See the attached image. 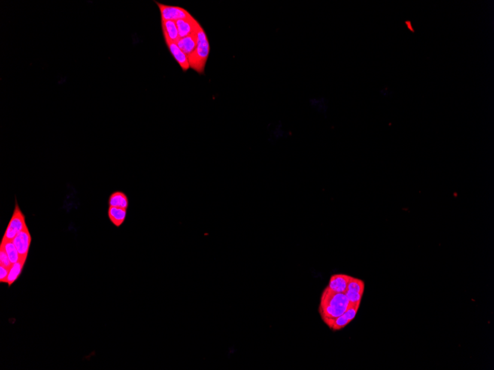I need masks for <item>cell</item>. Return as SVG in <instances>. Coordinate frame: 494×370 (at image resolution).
<instances>
[{
	"mask_svg": "<svg viewBox=\"0 0 494 370\" xmlns=\"http://www.w3.org/2000/svg\"><path fill=\"white\" fill-rule=\"evenodd\" d=\"M127 212L128 209L125 208H117V207L109 206L108 214L109 220L115 225L119 228L123 225L127 217Z\"/></svg>",
	"mask_w": 494,
	"mask_h": 370,
	"instance_id": "obj_11",
	"label": "cell"
},
{
	"mask_svg": "<svg viewBox=\"0 0 494 370\" xmlns=\"http://www.w3.org/2000/svg\"><path fill=\"white\" fill-rule=\"evenodd\" d=\"M161 13L162 22L164 21H176L192 17V15L183 7L178 6L167 5L156 1Z\"/></svg>",
	"mask_w": 494,
	"mask_h": 370,
	"instance_id": "obj_4",
	"label": "cell"
},
{
	"mask_svg": "<svg viewBox=\"0 0 494 370\" xmlns=\"http://www.w3.org/2000/svg\"><path fill=\"white\" fill-rule=\"evenodd\" d=\"M176 22L180 39L196 34L201 27L199 22L193 16L187 19H180Z\"/></svg>",
	"mask_w": 494,
	"mask_h": 370,
	"instance_id": "obj_6",
	"label": "cell"
},
{
	"mask_svg": "<svg viewBox=\"0 0 494 370\" xmlns=\"http://www.w3.org/2000/svg\"><path fill=\"white\" fill-rule=\"evenodd\" d=\"M31 240H32V238H31V235L30 234L28 227L25 228L23 231L19 233L16 235V237L13 239V243H14L18 252H19L20 259L27 260L28 252H29L30 250V246H31Z\"/></svg>",
	"mask_w": 494,
	"mask_h": 370,
	"instance_id": "obj_5",
	"label": "cell"
},
{
	"mask_svg": "<svg viewBox=\"0 0 494 370\" xmlns=\"http://www.w3.org/2000/svg\"><path fill=\"white\" fill-rule=\"evenodd\" d=\"M0 265H3V266L6 267V268H9V269H10V267L13 265L11 262H10V259H9L5 250L1 247H0Z\"/></svg>",
	"mask_w": 494,
	"mask_h": 370,
	"instance_id": "obj_19",
	"label": "cell"
},
{
	"mask_svg": "<svg viewBox=\"0 0 494 370\" xmlns=\"http://www.w3.org/2000/svg\"><path fill=\"white\" fill-rule=\"evenodd\" d=\"M349 304L350 303L345 293L332 291L326 287L320 298L319 313L323 321L336 319L344 314Z\"/></svg>",
	"mask_w": 494,
	"mask_h": 370,
	"instance_id": "obj_1",
	"label": "cell"
},
{
	"mask_svg": "<svg viewBox=\"0 0 494 370\" xmlns=\"http://www.w3.org/2000/svg\"><path fill=\"white\" fill-rule=\"evenodd\" d=\"M347 290L363 294L365 291V283L362 280L352 277L348 285Z\"/></svg>",
	"mask_w": 494,
	"mask_h": 370,
	"instance_id": "obj_16",
	"label": "cell"
},
{
	"mask_svg": "<svg viewBox=\"0 0 494 370\" xmlns=\"http://www.w3.org/2000/svg\"><path fill=\"white\" fill-rule=\"evenodd\" d=\"M0 247H2L5 250L12 264L16 263L20 259L19 252H18L13 240H8L3 237Z\"/></svg>",
	"mask_w": 494,
	"mask_h": 370,
	"instance_id": "obj_13",
	"label": "cell"
},
{
	"mask_svg": "<svg viewBox=\"0 0 494 370\" xmlns=\"http://www.w3.org/2000/svg\"><path fill=\"white\" fill-rule=\"evenodd\" d=\"M109 206L128 209L129 207V200L126 194L122 192H115L110 195L108 201Z\"/></svg>",
	"mask_w": 494,
	"mask_h": 370,
	"instance_id": "obj_12",
	"label": "cell"
},
{
	"mask_svg": "<svg viewBox=\"0 0 494 370\" xmlns=\"http://www.w3.org/2000/svg\"><path fill=\"white\" fill-rule=\"evenodd\" d=\"M351 277V276L346 274H334L330 278L327 287L332 291L345 293L347 291L348 285Z\"/></svg>",
	"mask_w": 494,
	"mask_h": 370,
	"instance_id": "obj_7",
	"label": "cell"
},
{
	"mask_svg": "<svg viewBox=\"0 0 494 370\" xmlns=\"http://www.w3.org/2000/svg\"><path fill=\"white\" fill-rule=\"evenodd\" d=\"M210 53V41L202 27L198 31V44L193 53L188 56L189 66L198 74H204Z\"/></svg>",
	"mask_w": 494,
	"mask_h": 370,
	"instance_id": "obj_2",
	"label": "cell"
},
{
	"mask_svg": "<svg viewBox=\"0 0 494 370\" xmlns=\"http://www.w3.org/2000/svg\"><path fill=\"white\" fill-rule=\"evenodd\" d=\"M9 268L0 265V282L1 283H6L7 277H8Z\"/></svg>",
	"mask_w": 494,
	"mask_h": 370,
	"instance_id": "obj_20",
	"label": "cell"
},
{
	"mask_svg": "<svg viewBox=\"0 0 494 370\" xmlns=\"http://www.w3.org/2000/svg\"><path fill=\"white\" fill-rule=\"evenodd\" d=\"M162 28L165 43H177L178 41L180 40L179 31H178L177 26H176V22L174 21L162 22Z\"/></svg>",
	"mask_w": 494,
	"mask_h": 370,
	"instance_id": "obj_9",
	"label": "cell"
},
{
	"mask_svg": "<svg viewBox=\"0 0 494 370\" xmlns=\"http://www.w3.org/2000/svg\"><path fill=\"white\" fill-rule=\"evenodd\" d=\"M26 260L20 259L16 263L13 264L9 269L8 277H7L6 284L8 285L9 287L11 286L16 280L19 278V276L22 274Z\"/></svg>",
	"mask_w": 494,
	"mask_h": 370,
	"instance_id": "obj_14",
	"label": "cell"
},
{
	"mask_svg": "<svg viewBox=\"0 0 494 370\" xmlns=\"http://www.w3.org/2000/svg\"><path fill=\"white\" fill-rule=\"evenodd\" d=\"M350 304H355V305H360L361 300H362V293H356V292L347 291L345 293Z\"/></svg>",
	"mask_w": 494,
	"mask_h": 370,
	"instance_id": "obj_17",
	"label": "cell"
},
{
	"mask_svg": "<svg viewBox=\"0 0 494 370\" xmlns=\"http://www.w3.org/2000/svg\"><path fill=\"white\" fill-rule=\"evenodd\" d=\"M28 226H27L26 222H25V216L22 214V211H21L17 203H16L13 216H12L10 222H9L7 229H6L5 233H4V237H3L8 240H13L19 233L23 231Z\"/></svg>",
	"mask_w": 494,
	"mask_h": 370,
	"instance_id": "obj_3",
	"label": "cell"
},
{
	"mask_svg": "<svg viewBox=\"0 0 494 370\" xmlns=\"http://www.w3.org/2000/svg\"><path fill=\"white\" fill-rule=\"evenodd\" d=\"M323 322L333 331L341 330L350 323L344 314L336 318V319H325L323 320Z\"/></svg>",
	"mask_w": 494,
	"mask_h": 370,
	"instance_id": "obj_15",
	"label": "cell"
},
{
	"mask_svg": "<svg viewBox=\"0 0 494 370\" xmlns=\"http://www.w3.org/2000/svg\"><path fill=\"white\" fill-rule=\"evenodd\" d=\"M166 44H167V47H168L172 56L176 59L178 64L180 65L183 71L185 72V71H188L190 68L188 56L179 48L177 43L167 42L166 43Z\"/></svg>",
	"mask_w": 494,
	"mask_h": 370,
	"instance_id": "obj_8",
	"label": "cell"
},
{
	"mask_svg": "<svg viewBox=\"0 0 494 370\" xmlns=\"http://www.w3.org/2000/svg\"><path fill=\"white\" fill-rule=\"evenodd\" d=\"M197 44H198V32L184 38L180 39L177 42L179 48L187 56H190L193 53L196 48Z\"/></svg>",
	"mask_w": 494,
	"mask_h": 370,
	"instance_id": "obj_10",
	"label": "cell"
},
{
	"mask_svg": "<svg viewBox=\"0 0 494 370\" xmlns=\"http://www.w3.org/2000/svg\"><path fill=\"white\" fill-rule=\"evenodd\" d=\"M360 305H355V304H349V307L344 313V316L347 318L349 322H352L356 317Z\"/></svg>",
	"mask_w": 494,
	"mask_h": 370,
	"instance_id": "obj_18",
	"label": "cell"
}]
</instances>
